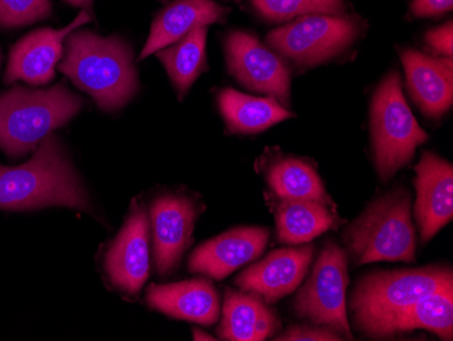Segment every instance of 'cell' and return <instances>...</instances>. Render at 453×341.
I'll return each mask as SVG.
<instances>
[{"label": "cell", "mask_w": 453, "mask_h": 341, "mask_svg": "<svg viewBox=\"0 0 453 341\" xmlns=\"http://www.w3.org/2000/svg\"><path fill=\"white\" fill-rule=\"evenodd\" d=\"M348 284L345 252L337 244L328 241L315 264L311 277L295 298V313L312 324L330 328L350 340L353 335L346 306Z\"/></svg>", "instance_id": "obj_8"}, {"label": "cell", "mask_w": 453, "mask_h": 341, "mask_svg": "<svg viewBox=\"0 0 453 341\" xmlns=\"http://www.w3.org/2000/svg\"><path fill=\"white\" fill-rule=\"evenodd\" d=\"M48 205L91 211L88 192L53 134L41 142L27 164L0 165V210L27 211Z\"/></svg>", "instance_id": "obj_2"}, {"label": "cell", "mask_w": 453, "mask_h": 341, "mask_svg": "<svg viewBox=\"0 0 453 341\" xmlns=\"http://www.w3.org/2000/svg\"><path fill=\"white\" fill-rule=\"evenodd\" d=\"M266 228H238L198 246L189 259V271L221 280L264 253L269 241Z\"/></svg>", "instance_id": "obj_15"}, {"label": "cell", "mask_w": 453, "mask_h": 341, "mask_svg": "<svg viewBox=\"0 0 453 341\" xmlns=\"http://www.w3.org/2000/svg\"><path fill=\"white\" fill-rule=\"evenodd\" d=\"M91 15L86 10L65 29H40L20 38L10 50L4 83L24 81L30 85H45L55 78V67L63 56L71 33L88 24Z\"/></svg>", "instance_id": "obj_12"}, {"label": "cell", "mask_w": 453, "mask_h": 341, "mask_svg": "<svg viewBox=\"0 0 453 341\" xmlns=\"http://www.w3.org/2000/svg\"><path fill=\"white\" fill-rule=\"evenodd\" d=\"M207 35L208 27H196L174 44L157 52L180 99L187 96L198 76L208 70Z\"/></svg>", "instance_id": "obj_24"}, {"label": "cell", "mask_w": 453, "mask_h": 341, "mask_svg": "<svg viewBox=\"0 0 453 341\" xmlns=\"http://www.w3.org/2000/svg\"><path fill=\"white\" fill-rule=\"evenodd\" d=\"M314 251V246L307 245L272 252L266 259L242 272L235 284L242 291L259 295L266 304H276L302 284Z\"/></svg>", "instance_id": "obj_14"}, {"label": "cell", "mask_w": 453, "mask_h": 341, "mask_svg": "<svg viewBox=\"0 0 453 341\" xmlns=\"http://www.w3.org/2000/svg\"><path fill=\"white\" fill-rule=\"evenodd\" d=\"M50 0H0V27H19L50 17Z\"/></svg>", "instance_id": "obj_26"}, {"label": "cell", "mask_w": 453, "mask_h": 341, "mask_svg": "<svg viewBox=\"0 0 453 341\" xmlns=\"http://www.w3.org/2000/svg\"><path fill=\"white\" fill-rule=\"evenodd\" d=\"M453 0H413L411 14L417 18L437 17L450 12Z\"/></svg>", "instance_id": "obj_29"}, {"label": "cell", "mask_w": 453, "mask_h": 341, "mask_svg": "<svg viewBox=\"0 0 453 341\" xmlns=\"http://www.w3.org/2000/svg\"><path fill=\"white\" fill-rule=\"evenodd\" d=\"M407 89L416 105L430 119L444 116L453 103L452 58L402 50Z\"/></svg>", "instance_id": "obj_16"}, {"label": "cell", "mask_w": 453, "mask_h": 341, "mask_svg": "<svg viewBox=\"0 0 453 341\" xmlns=\"http://www.w3.org/2000/svg\"><path fill=\"white\" fill-rule=\"evenodd\" d=\"M218 103L226 128L234 134H259L295 117L272 97L247 96L230 88L219 93Z\"/></svg>", "instance_id": "obj_22"}, {"label": "cell", "mask_w": 453, "mask_h": 341, "mask_svg": "<svg viewBox=\"0 0 453 341\" xmlns=\"http://www.w3.org/2000/svg\"><path fill=\"white\" fill-rule=\"evenodd\" d=\"M58 70L73 85L90 94L105 112L126 106L139 89L134 52L117 35L102 37L94 32L75 30L67 37Z\"/></svg>", "instance_id": "obj_1"}, {"label": "cell", "mask_w": 453, "mask_h": 341, "mask_svg": "<svg viewBox=\"0 0 453 341\" xmlns=\"http://www.w3.org/2000/svg\"><path fill=\"white\" fill-rule=\"evenodd\" d=\"M226 67L249 90L277 99L282 106L291 103V73L276 52L256 35L233 32L226 35Z\"/></svg>", "instance_id": "obj_9"}, {"label": "cell", "mask_w": 453, "mask_h": 341, "mask_svg": "<svg viewBox=\"0 0 453 341\" xmlns=\"http://www.w3.org/2000/svg\"><path fill=\"white\" fill-rule=\"evenodd\" d=\"M425 329L441 340L453 338V286L440 290L416 304L393 313L364 332L373 338Z\"/></svg>", "instance_id": "obj_18"}, {"label": "cell", "mask_w": 453, "mask_h": 341, "mask_svg": "<svg viewBox=\"0 0 453 341\" xmlns=\"http://www.w3.org/2000/svg\"><path fill=\"white\" fill-rule=\"evenodd\" d=\"M228 12L215 0H174L155 17L139 60L174 44L196 27L223 21Z\"/></svg>", "instance_id": "obj_19"}, {"label": "cell", "mask_w": 453, "mask_h": 341, "mask_svg": "<svg viewBox=\"0 0 453 341\" xmlns=\"http://www.w3.org/2000/svg\"><path fill=\"white\" fill-rule=\"evenodd\" d=\"M81 97L58 83L45 90L14 88L0 96V149L18 158L40 146L81 112Z\"/></svg>", "instance_id": "obj_3"}, {"label": "cell", "mask_w": 453, "mask_h": 341, "mask_svg": "<svg viewBox=\"0 0 453 341\" xmlns=\"http://www.w3.org/2000/svg\"><path fill=\"white\" fill-rule=\"evenodd\" d=\"M265 174L276 198L315 200L335 210L334 202L326 190L322 178L307 160L294 157L277 158L265 167Z\"/></svg>", "instance_id": "obj_23"}, {"label": "cell", "mask_w": 453, "mask_h": 341, "mask_svg": "<svg viewBox=\"0 0 453 341\" xmlns=\"http://www.w3.org/2000/svg\"><path fill=\"white\" fill-rule=\"evenodd\" d=\"M68 4H73L76 7H83V9H88L93 4V0H67Z\"/></svg>", "instance_id": "obj_30"}, {"label": "cell", "mask_w": 453, "mask_h": 341, "mask_svg": "<svg viewBox=\"0 0 453 341\" xmlns=\"http://www.w3.org/2000/svg\"><path fill=\"white\" fill-rule=\"evenodd\" d=\"M371 135L376 169L383 182L409 165L417 149L429 139L407 105L396 71L389 73L373 94Z\"/></svg>", "instance_id": "obj_6"}, {"label": "cell", "mask_w": 453, "mask_h": 341, "mask_svg": "<svg viewBox=\"0 0 453 341\" xmlns=\"http://www.w3.org/2000/svg\"><path fill=\"white\" fill-rule=\"evenodd\" d=\"M272 198L269 205L276 218L277 236L288 245L310 243L320 234L340 226L337 210L323 203Z\"/></svg>", "instance_id": "obj_21"}, {"label": "cell", "mask_w": 453, "mask_h": 341, "mask_svg": "<svg viewBox=\"0 0 453 341\" xmlns=\"http://www.w3.org/2000/svg\"><path fill=\"white\" fill-rule=\"evenodd\" d=\"M193 337H195V340H215L212 336H210L208 333L198 329L193 330Z\"/></svg>", "instance_id": "obj_31"}, {"label": "cell", "mask_w": 453, "mask_h": 341, "mask_svg": "<svg viewBox=\"0 0 453 341\" xmlns=\"http://www.w3.org/2000/svg\"><path fill=\"white\" fill-rule=\"evenodd\" d=\"M358 266L376 261H416L417 236L411 200L404 188L375 198L343 233Z\"/></svg>", "instance_id": "obj_4"}, {"label": "cell", "mask_w": 453, "mask_h": 341, "mask_svg": "<svg viewBox=\"0 0 453 341\" xmlns=\"http://www.w3.org/2000/svg\"><path fill=\"white\" fill-rule=\"evenodd\" d=\"M281 321L259 295L226 290L223 315L218 328L221 340L262 341L273 337Z\"/></svg>", "instance_id": "obj_20"}, {"label": "cell", "mask_w": 453, "mask_h": 341, "mask_svg": "<svg viewBox=\"0 0 453 341\" xmlns=\"http://www.w3.org/2000/svg\"><path fill=\"white\" fill-rule=\"evenodd\" d=\"M203 205L185 193H162L150 205L155 267L160 277H169L180 267L192 245L193 230Z\"/></svg>", "instance_id": "obj_11"}, {"label": "cell", "mask_w": 453, "mask_h": 341, "mask_svg": "<svg viewBox=\"0 0 453 341\" xmlns=\"http://www.w3.org/2000/svg\"><path fill=\"white\" fill-rule=\"evenodd\" d=\"M414 207L422 243H429L453 218V167L434 152L425 151L416 167Z\"/></svg>", "instance_id": "obj_13"}, {"label": "cell", "mask_w": 453, "mask_h": 341, "mask_svg": "<svg viewBox=\"0 0 453 341\" xmlns=\"http://www.w3.org/2000/svg\"><path fill=\"white\" fill-rule=\"evenodd\" d=\"M453 286L449 267L379 271L365 275L350 297V310L361 333L393 313Z\"/></svg>", "instance_id": "obj_5"}, {"label": "cell", "mask_w": 453, "mask_h": 341, "mask_svg": "<svg viewBox=\"0 0 453 341\" xmlns=\"http://www.w3.org/2000/svg\"><path fill=\"white\" fill-rule=\"evenodd\" d=\"M146 299L151 309L205 327L216 324L220 315V294L205 279L151 284L147 290Z\"/></svg>", "instance_id": "obj_17"}, {"label": "cell", "mask_w": 453, "mask_h": 341, "mask_svg": "<svg viewBox=\"0 0 453 341\" xmlns=\"http://www.w3.org/2000/svg\"><path fill=\"white\" fill-rule=\"evenodd\" d=\"M254 12L269 22H288L304 15H342L345 0H249Z\"/></svg>", "instance_id": "obj_25"}, {"label": "cell", "mask_w": 453, "mask_h": 341, "mask_svg": "<svg viewBox=\"0 0 453 341\" xmlns=\"http://www.w3.org/2000/svg\"><path fill=\"white\" fill-rule=\"evenodd\" d=\"M106 277L113 289L129 299H136L150 276V218L137 198L128 218L106 251Z\"/></svg>", "instance_id": "obj_10"}, {"label": "cell", "mask_w": 453, "mask_h": 341, "mask_svg": "<svg viewBox=\"0 0 453 341\" xmlns=\"http://www.w3.org/2000/svg\"><path fill=\"white\" fill-rule=\"evenodd\" d=\"M365 30L357 15H304L267 35L266 42L277 55L296 67H317L348 52Z\"/></svg>", "instance_id": "obj_7"}, {"label": "cell", "mask_w": 453, "mask_h": 341, "mask_svg": "<svg viewBox=\"0 0 453 341\" xmlns=\"http://www.w3.org/2000/svg\"><path fill=\"white\" fill-rule=\"evenodd\" d=\"M274 340L280 341H335L343 340L342 336L326 327H291Z\"/></svg>", "instance_id": "obj_27"}, {"label": "cell", "mask_w": 453, "mask_h": 341, "mask_svg": "<svg viewBox=\"0 0 453 341\" xmlns=\"http://www.w3.org/2000/svg\"><path fill=\"white\" fill-rule=\"evenodd\" d=\"M453 25L452 21L447 22L442 27H436V29L430 30L425 35V42L429 45L430 50L434 52L440 53L445 58H452L453 55Z\"/></svg>", "instance_id": "obj_28"}]
</instances>
